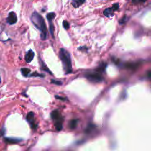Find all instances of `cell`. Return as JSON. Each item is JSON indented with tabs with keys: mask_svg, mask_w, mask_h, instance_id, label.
I'll return each mask as SVG.
<instances>
[{
	"mask_svg": "<svg viewBox=\"0 0 151 151\" xmlns=\"http://www.w3.org/2000/svg\"><path fill=\"white\" fill-rule=\"evenodd\" d=\"M31 21L35 27L41 31V38L45 40L47 37V29L43 17L37 11L33 12L31 16Z\"/></svg>",
	"mask_w": 151,
	"mask_h": 151,
	"instance_id": "cell-1",
	"label": "cell"
},
{
	"mask_svg": "<svg viewBox=\"0 0 151 151\" xmlns=\"http://www.w3.org/2000/svg\"><path fill=\"white\" fill-rule=\"evenodd\" d=\"M59 57L62 62L63 69L66 74L71 73L73 71L70 53L65 49L62 48L59 51Z\"/></svg>",
	"mask_w": 151,
	"mask_h": 151,
	"instance_id": "cell-2",
	"label": "cell"
},
{
	"mask_svg": "<svg viewBox=\"0 0 151 151\" xmlns=\"http://www.w3.org/2000/svg\"><path fill=\"white\" fill-rule=\"evenodd\" d=\"M51 117L54 122V125L57 130H61L63 129V123L64 119L61 113L58 110H55L51 112Z\"/></svg>",
	"mask_w": 151,
	"mask_h": 151,
	"instance_id": "cell-3",
	"label": "cell"
},
{
	"mask_svg": "<svg viewBox=\"0 0 151 151\" xmlns=\"http://www.w3.org/2000/svg\"><path fill=\"white\" fill-rule=\"evenodd\" d=\"M55 15H56L55 13L53 12H50V13L47 14V20L48 21V22H49L50 32L51 36L52 37V38H54V26L52 24V20L55 17Z\"/></svg>",
	"mask_w": 151,
	"mask_h": 151,
	"instance_id": "cell-4",
	"label": "cell"
},
{
	"mask_svg": "<svg viewBox=\"0 0 151 151\" xmlns=\"http://www.w3.org/2000/svg\"><path fill=\"white\" fill-rule=\"evenodd\" d=\"M85 77L90 81L93 82H99L102 80L101 76L95 73H87L85 74Z\"/></svg>",
	"mask_w": 151,
	"mask_h": 151,
	"instance_id": "cell-5",
	"label": "cell"
},
{
	"mask_svg": "<svg viewBox=\"0 0 151 151\" xmlns=\"http://www.w3.org/2000/svg\"><path fill=\"white\" fill-rule=\"evenodd\" d=\"M34 113L32 111L29 112L26 116V119L27 122L30 124V126L32 129H35L37 127V124H35V117H34Z\"/></svg>",
	"mask_w": 151,
	"mask_h": 151,
	"instance_id": "cell-6",
	"label": "cell"
},
{
	"mask_svg": "<svg viewBox=\"0 0 151 151\" xmlns=\"http://www.w3.org/2000/svg\"><path fill=\"white\" fill-rule=\"evenodd\" d=\"M17 21V17L16 14L14 11H11L8 14V16L6 18V22L9 25L15 24Z\"/></svg>",
	"mask_w": 151,
	"mask_h": 151,
	"instance_id": "cell-7",
	"label": "cell"
},
{
	"mask_svg": "<svg viewBox=\"0 0 151 151\" xmlns=\"http://www.w3.org/2000/svg\"><path fill=\"white\" fill-rule=\"evenodd\" d=\"M34 51L32 50H28L26 54H25V61L28 63H30L31 61H32V60L34 59Z\"/></svg>",
	"mask_w": 151,
	"mask_h": 151,
	"instance_id": "cell-8",
	"label": "cell"
},
{
	"mask_svg": "<svg viewBox=\"0 0 151 151\" xmlns=\"http://www.w3.org/2000/svg\"><path fill=\"white\" fill-rule=\"evenodd\" d=\"M86 0H72L71 5L74 8H78L82 5Z\"/></svg>",
	"mask_w": 151,
	"mask_h": 151,
	"instance_id": "cell-9",
	"label": "cell"
},
{
	"mask_svg": "<svg viewBox=\"0 0 151 151\" xmlns=\"http://www.w3.org/2000/svg\"><path fill=\"white\" fill-rule=\"evenodd\" d=\"M118 7H119V5H116V7H112L111 8H107V9H105L104 11V14L106 15V16H107V17H109V16H110L111 14V13H112V12H113V11H114V10H116L117 8H118Z\"/></svg>",
	"mask_w": 151,
	"mask_h": 151,
	"instance_id": "cell-10",
	"label": "cell"
},
{
	"mask_svg": "<svg viewBox=\"0 0 151 151\" xmlns=\"http://www.w3.org/2000/svg\"><path fill=\"white\" fill-rule=\"evenodd\" d=\"M21 74L24 77H28L29 75V73L31 72V70L28 68H22L21 69Z\"/></svg>",
	"mask_w": 151,
	"mask_h": 151,
	"instance_id": "cell-11",
	"label": "cell"
},
{
	"mask_svg": "<svg viewBox=\"0 0 151 151\" xmlns=\"http://www.w3.org/2000/svg\"><path fill=\"white\" fill-rule=\"evenodd\" d=\"M77 125V120L73 119L71 120L69 123V127L71 129H74Z\"/></svg>",
	"mask_w": 151,
	"mask_h": 151,
	"instance_id": "cell-12",
	"label": "cell"
},
{
	"mask_svg": "<svg viewBox=\"0 0 151 151\" xmlns=\"http://www.w3.org/2000/svg\"><path fill=\"white\" fill-rule=\"evenodd\" d=\"M5 141L8 143H17L21 141V139H16V138H5Z\"/></svg>",
	"mask_w": 151,
	"mask_h": 151,
	"instance_id": "cell-13",
	"label": "cell"
},
{
	"mask_svg": "<svg viewBox=\"0 0 151 151\" xmlns=\"http://www.w3.org/2000/svg\"><path fill=\"white\" fill-rule=\"evenodd\" d=\"M40 67H41V70H44V71H47V72H48V73H51V74H52L51 73V71H50V70L48 68V67H47V65H45V63H44L43 62H42V61H41V60H40Z\"/></svg>",
	"mask_w": 151,
	"mask_h": 151,
	"instance_id": "cell-14",
	"label": "cell"
},
{
	"mask_svg": "<svg viewBox=\"0 0 151 151\" xmlns=\"http://www.w3.org/2000/svg\"><path fill=\"white\" fill-rule=\"evenodd\" d=\"M63 26L64 28V29L67 30L70 28V24L68 21H67L66 20H64L63 22Z\"/></svg>",
	"mask_w": 151,
	"mask_h": 151,
	"instance_id": "cell-15",
	"label": "cell"
},
{
	"mask_svg": "<svg viewBox=\"0 0 151 151\" xmlns=\"http://www.w3.org/2000/svg\"><path fill=\"white\" fill-rule=\"evenodd\" d=\"M30 77H44V76L43 74H41L38 73L37 72H34L31 74L29 75Z\"/></svg>",
	"mask_w": 151,
	"mask_h": 151,
	"instance_id": "cell-16",
	"label": "cell"
},
{
	"mask_svg": "<svg viewBox=\"0 0 151 151\" xmlns=\"http://www.w3.org/2000/svg\"><path fill=\"white\" fill-rule=\"evenodd\" d=\"M51 83L55 84H57V85H61V84H62V82H61V81H59V80H53V79H51Z\"/></svg>",
	"mask_w": 151,
	"mask_h": 151,
	"instance_id": "cell-17",
	"label": "cell"
},
{
	"mask_svg": "<svg viewBox=\"0 0 151 151\" xmlns=\"http://www.w3.org/2000/svg\"><path fill=\"white\" fill-rule=\"evenodd\" d=\"M55 97L58 99H60V100H65V98L64 97H60V96H55Z\"/></svg>",
	"mask_w": 151,
	"mask_h": 151,
	"instance_id": "cell-18",
	"label": "cell"
},
{
	"mask_svg": "<svg viewBox=\"0 0 151 151\" xmlns=\"http://www.w3.org/2000/svg\"><path fill=\"white\" fill-rule=\"evenodd\" d=\"M133 1L137 2H145L146 0H133Z\"/></svg>",
	"mask_w": 151,
	"mask_h": 151,
	"instance_id": "cell-19",
	"label": "cell"
},
{
	"mask_svg": "<svg viewBox=\"0 0 151 151\" xmlns=\"http://www.w3.org/2000/svg\"><path fill=\"white\" fill-rule=\"evenodd\" d=\"M4 130H3V129H0V136H2V135L4 134Z\"/></svg>",
	"mask_w": 151,
	"mask_h": 151,
	"instance_id": "cell-20",
	"label": "cell"
}]
</instances>
